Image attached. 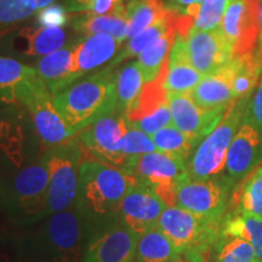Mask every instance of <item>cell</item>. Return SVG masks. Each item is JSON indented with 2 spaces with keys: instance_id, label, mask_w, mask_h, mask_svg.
I'll return each mask as SVG.
<instances>
[{
  "instance_id": "15",
  "label": "cell",
  "mask_w": 262,
  "mask_h": 262,
  "mask_svg": "<svg viewBox=\"0 0 262 262\" xmlns=\"http://www.w3.org/2000/svg\"><path fill=\"white\" fill-rule=\"evenodd\" d=\"M183 39L189 63L204 75L211 74L232 60V52L220 29L199 31L191 29Z\"/></svg>"
},
{
  "instance_id": "1",
  "label": "cell",
  "mask_w": 262,
  "mask_h": 262,
  "mask_svg": "<svg viewBox=\"0 0 262 262\" xmlns=\"http://www.w3.org/2000/svg\"><path fill=\"white\" fill-rule=\"evenodd\" d=\"M19 229L16 262H83L94 237L75 204Z\"/></svg>"
},
{
  "instance_id": "22",
  "label": "cell",
  "mask_w": 262,
  "mask_h": 262,
  "mask_svg": "<svg viewBox=\"0 0 262 262\" xmlns=\"http://www.w3.org/2000/svg\"><path fill=\"white\" fill-rule=\"evenodd\" d=\"M202 78L203 75L189 63L186 56L182 37L176 34L164 78V89L166 94H191Z\"/></svg>"
},
{
  "instance_id": "46",
  "label": "cell",
  "mask_w": 262,
  "mask_h": 262,
  "mask_svg": "<svg viewBox=\"0 0 262 262\" xmlns=\"http://www.w3.org/2000/svg\"><path fill=\"white\" fill-rule=\"evenodd\" d=\"M260 45H262V0H260Z\"/></svg>"
},
{
  "instance_id": "32",
  "label": "cell",
  "mask_w": 262,
  "mask_h": 262,
  "mask_svg": "<svg viewBox=\"0 0 262 262\" xmlns=\"http://www.w3.org/2000/svg\"><path fill=\"white\" fill-rule=\"evenodd\" d=\"M175 37L176 31L169 32L168 34L157 39L142 52H140L137 62H139L141 71L145 77L146 84L156 80L163 72L164 67L168 64L169 54Z\"/></svg>"
},
{
  "instance_id": "12",
  "label": "cell",
  "mask_w": 262,
  "mask_h": 262,
  "mask_svg": "<svg viewBox=\"0 0 262 262\" xmlns=\"http://www.w3.org/2000/svg\"><path fill=\"white\" fill-rule=\"evenodd\" d=\"M219 29L232 58L253 51L260 38V0H228Z\"/></svg>"
},
{
  "instance_id": "20",
  "label": "cell",
  "mask_w": 262,
  "mask_h": 262,
  "mask_svg": "<svg viewBox=\"0 0 262 262\" xmlns=\"http://www.w3.org/2000/svg\"><path fill=\"white\" fill-rule=\"evenodd\" d=\"M122 42L108 34L88 35L77 41L71 71V84L104 64H110L120 50Z\"/></svg>"
},
{
  "instance_id": "24",
  "label": "cell",
  "mask_w": 262,
  "mask_h": 262,
  "mask_svg": "<svg viewBox=\"0 0 262 262\" xmlns=\"http://www.w3.org/2000/svg\"><path fill=\"white\" fill-rule=\"evenodd\" d=\"M228 66L231 70V86L235 100L250 96L261 78L262 62L258 51H250L232 58Z\"/></svg>"
},
{
  "instance_id": "30",
  "label": "cell",
  "mask_w": 262,
  "mask_h": 262,
  "mask_svg": "<svg viewBox=\"0 0 262 262\" xmlns=\"http://www.w3.org/2000/svg\"><path fill=\"white\" fill-rule=\"evenodd\" d=\"M179 253L158 227L140 235L135 262H175Z\"/></svg>"
},
{
  "instance_id": "35",
  "label": "cell",
  "mask_w": 262,
  "mask_h": 262,
  "mask_svg": "<svg viewBox=\"0 0 262 262\" xmlns=\"http://www.w3.org/2000/svg\"><path fill=\"white\" fill-rule=\"evenodd\" d=\"M55 0H0V26L25 21L38 10L51 5Z\"/></svg>"
},
{
  "instance_id": "21",
  "label": "cell",
  "mask_w": 262,
  "mask_h": 262,
  "mask_svg": "<svg viewBox=\"0 0 262 262\" xmlns=\"http://www.w3.org/2000/svg\"><path fill=\"white\" fill-rule=\"evenodd\" d=\"M189 96L203 110H228L237 101L231 86V70L228 63L214 73L204 75Z\"/></svg>"
},
{
  "instance_id": "7",
  "label": "cell",
  "mask_w": 262,
  "mask_h": 262,
  "mask_svg": "<svg viewBox=\"0 0 262 262\" xmlns=\"http://www.w3.org/2000/svg\"><path fill=\"white\" fill-rule=\"evenodd\" d=\"M44 157L49 170L48 212L51 215L67 210L74 204L84 150L79 141L72 139L45 150Z\"/></svg>"
},
{
  "instance_id": "11",
  "label": "cell",
  "mask_w": 262,
  "mask_h": 262,
  "mask_svg": "<svg viewBox=\"0 0 262 262\" xmlns=\"http://www.w3.org/2000/svg\"><path fill=\"white\" fill-rule=\"evenodd\" d=\"M232 187L224 179L188 178L176 189V205L206 220L222 222Z\"/></svg>"
},
{
  "instance_id": "37",
  "label": "cell",
  "mask_w": 262,
  "mask_h": 262,
  "mask_svg": "<svg viewBox=\"0 0 262 262\" xmlns=\"http://www.w3.org/2000/svg\"><path fill=\"white\" fill-rule=\"evenodd\" d=\"M156 150L157 147L152 137L127 122L126 130L120 142V152L123 153V156L130 159L156 152Z\"/></svg>"
},
{
  "instance_id": "10",
  "label": "cell",
  "mask_w": 262,
  "mask_h": 262,
  "mask_svg": "<svg viewBox=\"0 0 262 262\" xmlns=\"http://www.w3.org/2000/svg\"><path fill=\"white\" fill-rule=\"evenodd\" d=\"M127 126L125 114L114 112L98 118L77 135L84 153L91 159L125 171L129 159L120 152V142Z\"/></svg>"
},
{
  "instance_id": "42",
  "label": "cell",
  "mask_w": 262,
  "mask_h": 262,
  "mask_svg": "<svg viewBox=\"0 0 262 262\" xmlns=\"http://www.w3.org/2000/svg\"><path fill=\"white\" fill-rule=\"evenodd\" d=\"M0 262H16L15 234L11 235L0 229Z\"/></svg>"
},
{
  "instance_id": "2",
  "label": "cell",
  "mask_w": 262,
  "mask_h": 262,
  "mask_svg": "<svg viewBox=\"0 0 262 262\" xmlns=\"http://www.w3.org/2000/svg\"><path fill=\"white\" fill-rule=\"evenodd\" d=\"M136 180L116 166L84 159L74 204L95 235L119 224L120 205Z\"/></svg>"
},
{
  "instance_id": "43",
  "label": "cell",
  "mask_w": 262,
  "mask_h": 262,
  "mask_svg": "<svg viewBox=\"0 0 262 262\" xmlns=\"http://www.w3.org/2000/svg\"><path fill=\"white\" fill-rule=\"evenodd\" d=\"M209 251L210 250H201V249L183 251L179 255L175 262H208Z\"/></svg>"
},
{
  "instance_id": "25",
  "label": "cell",
  "mask_w": 262,
  "mask_h": 262,
  "mask_svg": "<svg viewBox=\"0 0 262 262\" xmlns=\"http://www.w3.org/2000/svg\"><path fill=\"white\" fill-rule=\"evenodd\" d=\"M72 27L80 34H108L123 44L129 39V21L125 15L81 14L72 19Z\"/></svg>"
},
{
  "instance_id": "6",
  "label": "cell",
  "mask_w": 262,
  "mask_h": 262,
  "mask_svg": "<svg viewBox=\"0 0 262 262\" xmlns=\"http://www.w3.org/2000/svg\"><path fill=\"white\" fill-rule=\"evenodd\" d=\"M15 95L27 112L35 134L45 149L63 145L75 137V134L58 113L54 95L38 74L19 85Z\"/></svg>"
},
{
  "instance_id": "33",
  "label": "cell",
  "mask_w": 262,
  "mask_h": 262,
  "mask_svg": "<svg viewBox=\"0 0 262 262\" xmlns=\"http://www.w3.org/2000/svg\"><path fill=\"white\" fill-rule=\"evenodd\" d=\"M34 75H37V72L33 67L16 58L0 55V96L17 100L15 95L17 88Z\"/></svg>"
},
{
  "instance_id": "34",
  "label": "cell",
  "mask_w": 262,
  "mask_h": 262,
  "mask_svg": "<svg viewBox=\"0 0 262 262\" xmlns=\"http://www.w3.org/2000/svg\"><path fill=\"white\" fill-rule=\"evenodd\" d=\"M150 137L155 141L157 150L179 157V158L185 159L186 162L196 147L194 141L180 131L173 124L158 130Z\"/></svg>"
},
{
  "instance_id": "16",
  "label": "cell",
  "mask_w": 262,
  "mask_h": 262,
  "mask_svg": "<svg viewBox=\"0 0 262 262\" xmlns=\"http://www.w3.org/2000/svg\"><path fill=\"white\" fill-rule=\"evenodd\" d=\"M67 33L62 28L24 27L0 39V51L22 57H42L63 47Z\"/></svg>"
},
{
  "instance_id": "31",
  "label": "cell",
  "mask_w": 262,
  "mask_h": 262,
  "mask_svg": "<svg viewBox=\"0 0 262 262\" xmlns=\"http://www.w3.org/2000/svg\"><path fill=\"white\" fill-rule=\"evenodd\" d=\"M169 12L163 0H130L126 6L129 39L168 16Z\"/></svg>"
},
{
  "instance_id": "45",
  "label": "cell",
  "mask_w": 262,
  "mask_h": 262,
  "mask_svg": "<svg viewBox=\"0 0 262 262\" xmlns=\"http://www.w3.org/2000/svg\"><path fill=\"white\" fill-rule=\"evenodd\" d=\"M15 170V166L12 165L5 157L0 156V189H2L3 183L6 181V179H8Z\"/></svg>"
},
{
  "instance_id": "3",
  "label": "cell",
  "mask_w": 262,
  "mask_h": 262,
  "mask_svg": "<svg viewBox=\"0 0 262 262\" xmlns=\"http://www.w3.org/2000/svg\"><path fill=\"white\" fill-rule=\"evenodd\" d=\"M117 68L106 67L75 80L54 96L55 106L75 136L116 111Z\"/></svg>"
},
{
  "instance_id": "44",
  "label": "cell",
  "mask_w": 262,
  "mask_h": 262,
  "mask_svg": "<svg viewBox=\"0 0 262 262\" xmlns=\"http://www.w3.org/2000/svg\"><path fill=\"white\" fill-rule=\"evenodd\" d=\"M203 2H204V0H166L165 5L169 10L176 12V14L181 15L188 6H191L193 4H198V3Z\"/></svg>"
},
{
  "instance_id": "23",
  "label": "cell",
  "mask_w": 262,
  "mask_h": 262,
  "mask_svg": "<svg viewBox=\"0 0 262 262\" xmlns=\"http://www.w3.org/2000/svg\"><path fill=\"white\" fill-rule=\"evenodd\" d=\"M75 44L77 42L74 41L70 42L60 50L42 56L33 66L38 77L44 81L54 96L71 85V71Z\"/></svg>"
},
{
  "instance_id": "36",
  "label": "cell",
  "mask_w": 262,
  "mask_h": 262,
  "mask_svg": "<svg viewBox=\"0 0 262 262\" xmlns=\"http://www.w3.org/2000/svg\"><path fill=\"white\" fill-rule=\"evenodd\" d=\"M215 248L216 262H256L253 247L242 238L220 234Z\"/></svg>"
},
{
  "instance_id": "40",
  "label": "cell",
  "mask_w": 262,
  "mask_h": 262,
  "mask_svg": "<svg viewBox=\"0 0 262 262\" xmlns=\"http://www.w3.org/2000/svg\"><path fill=\"white\" fill-rule=\"evenodd\" d=\"M37 22L40 27L45 28H63L70 19V12L64 8V5L51 4L38 10Z\"/></svg>"
},
{
  "instance_id": "39",
  "label": "cell",
  "mask_w": 262,
  "mask_h": 262,
  "mask_svg": "<svg viewBox=\"0 0 262 262\" xmlns=\"http://www.w3.org/2000/svg\"><path fill=\"white\" fill-rule=\"evenodd\" d=\"M228 0H204L201 3L199 12L193 22L192 29L215 31L220 27Z\"/></svg>"
},
{
  "instance_id": "19",
  "label": "cell",
  "mask_w": 262,
  "mask_h": 262,
  "mask_svg": "<svg viewBox=\"0 0 262 262\" xmlns=\"http://www.w3.org/2000/svg\"><path fill=\"white\" fill-rule=\"evenodd\" d=\"M22 104L17 100L0 96V156L16 169L26 162V120Z\"/></svg>"
},
{
  "instance_id": "26",
  "label": "cell",
  "mask_w": 262,
  "mask_h": 262,
  "mask_svg": "<svg viewBox=\"0 0 262 262\" xmlns=\"http://www.w3.org/2000/svg\"><path fill=\"white\" fill-rule=\"evenodd\" d=\"M262 219V164L231 194V211Z\"/></svg>"
},
{
  "instance_id": "38",
  "label": "cell",
  "mask_w": 262,
  "mask_h": 262,
  "mask_svg": "<svg viewBox=\"0 0 262 262\" xmlns=\"http://www.w3.org/2000/svg\"><path fill=\"white\" fill-rule=\"evenodd\" d=\"M64 8L68 12L91 15H125L126 6L123 0H67Z\"/></svg>"
},
{
  "instance_id": "14",
  "label": "cell",
  "mask_w": 262,
  "mask_h": 262,
  "mask_svg": "<svg viewBox=\"0 0 262 262\" xmlns=\"http://www.w3.org/2000/svg\"><path fill=\"white\" fill-rule=\"evenodd\" d=\"M166 206L152 188L135 181L120 205L119 222L134 233L142 235L158 226Z\"/></svg>"
},
{
  "instance_id": "8",
  "label": "cell",
  "mask_w": 262,
  "mask_h": 262,
  "mask_svg": "<svg viewBox=\"0 0 262 262\" xmlns=\"http://www.w3.org/2000/svg\"><path fill=\"white\" fill-rule=\"evenodd\" d=\"M125 172L152 188L168 206L176 205V189L189 178L185 159L159 150L130 158Z\"/></svg>"
},
{
  "instance_id": "17",
  "label": "cell",
  "mask_w": 262,
  "mask_h": 262,
  "mask_svg": "<svg viewBox=\"0 0 262 262\" xmlns=\"http://www.w3.org/2000/svg\"><path fill=\"white\" fill-rule=\"evenodd\" d=\"M168 102L173 125L196 145L217 126L227 112V110H203L189 94H168Z\"/></svg>"
},
{
  "instance_id": "29",
  "label": "cell",
  "mask_w": 262,
  "mask_h": 262,
  "mask_svg": "<svg viewBox=\"0 0 262 262\" xmlns=\"http://www.w3.org/2000/svg\"><path fill=\"white\" fill-rule=\"evenodd\" d=\"M171 31H176V12L170 10L168 16L159 19L158 22H156V24L150 26V27L146 28L145 31L141 32L140 34L136 35V37L131 38L129 42L124 47L123 51H120L119 54L111 61L108 67L116 68L118 67V64L122 63V62L125 61L126 58L140 55V52L145 50V49L148 47V45L152 44L153 41L164 37V35L168 34V33Z\"/></svg>"
},
{
  "instance_id": "27",
  "label": "cell",
  "mask_w": 262,
  "mask_h": 262,
  "mask_svg": "<svg viewBox=\"0 0 262 262\" xmlns=\"http://www.w3.org/2000/svg\"><path fill=\"white\" fill-rule=\"evenodd\" d=\"M146 81L139 62L133 61L117 70L116 112L125 114L142 93Z\"/></svg>"
},
{
  "instance_id": "9",
  "label": "cell",
  "mask_w": 262,
  "mask_h": 262,
  "mask_svg": "<svg viewBox=\"0 0 262 262\" xmlns=\"http://www.w3.org/2000/svg\"><path fill=\"white\" fill-rule=\"evenodd\" d=\"M222 222L206 220L178 205L166 206L158 227L179 254L192 249L210 250L217 243Z\"/></svg>"
},
{
  "instance_id": "5",
  "label": "cell",
  "mask_w": 262,
  "mask_h": 262,
  "mask_svg": "<svg viewBox=\"0 0 262 262\" xmlns=\"http://www.w3.org/2000/svg\"><path fill=\"white\" fill-rule=\"evenodd\" d=\"M249 97L234 101L217 126L196 145L187 160L189 178L221 179L232 140L237 134L247 111Z\"/></svg>"
},
{
  "instance_id": "18",
  "label": "cell",
  "mask_w": 262,
  "mask_h": 262,
  "mask_svg": "<svg viewBox=\"0 0 262 262\" xmlns=\"http://www.w3.org/2000/svg\"><path fill=\"white\" fill-rule=\"evenodd\" d=\"M139 238L119 222L93 237L83 262H135Z\"/></svg>"
},
{
  "instance_id": "13",
  "label": "cell",
  "mask_w": 262,
  "mask_h": 262,
  "mask_svg": "<svg viewBox=\"0 0 262 262\" xmlns=\"http://www.w3.org/2000/svg\"><path fill=\"white\" fill-rule=\"evenodd\" d=\"M261 162L262 133L244 118L228 148L222 179L233 188L247 179Z\"/></svg>"
},
{
  "instance_id": "41",
  "label": "cell",
  "mask_w": 262,
  "mask_h": 262,
  "mask_svg": "<svg viewBox=\"0 0 262 262\" xmlns=\"http://www.w3.org/2000/svg\"><path fill=\"white\" fill-rule=\"evenodd\" d=\"M244 118L253 123L262 133V79L251 100L248 102Z\"/></svg>"
},
{
  "instance_id": "28",
  "label": "cell",
  "mask_w": 262,
  "mask_h": 262,
  "mask_svg": "<svg viewBox=\"0 0 262 262\" xmlns=\"http://www.w3.org/2000/svg\"><path fill=\"white\" fill-rule=\"evenodd\" d=\"M221 235L247 241L254 249L256 262H262V219L227 212L222 220Z\"/></svg>"
},
{
  "instance_id": "4",
  "label": "cell",
  "mask_w": 262,
  "mask_h": 262,
  "mask_svg": "<svg viewBox=\"0 0 262 262\" xmlns=\"http://www.w3.org/2000/svg\"><path fill=\"white\" fill-rule=\"evenodd\" d=\"M48 193L49 170L42 155L6 179L0 189V208L12 225L27 227L49 215Z\"/></svg>"
}]
</instances>
